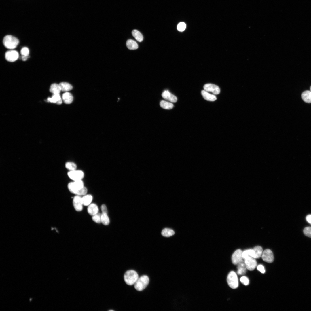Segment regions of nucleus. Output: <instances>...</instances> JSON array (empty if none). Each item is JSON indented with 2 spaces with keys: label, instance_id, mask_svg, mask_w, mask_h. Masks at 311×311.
Wrapping results in <instances>:
<instances>
[{
  "label": "nucleus",
  "instance_id": "1",
  "mask_svg": "<svg viewBox=\"0 0 311 311\" xmlns=\"http://www.w3.org/2000/svg\"><path fill=\"white\" fill-rule=\"evenodd\" d=\"M68 188L70 192L77 195H84L87 192V189L84 186L82 180L69 183L68 185Z\"/></svg>",
  "mask_w": 311,
  "mask_h": 311
},
{
  "label": "nucleus",
  "instance_id": "2",
  "mask_svg": "<svg viewBox=\"0 0 311 311\" xmlns=\"http://www.w3.org/2000/svg\"><path fill=\"white\" fill-rule=\"evenodd\" d=\"M139 278L137 272L133 270L127 271L124 276V279L126 283L130 285L134 284Z\"/></svg>",
  "mask_w": 311,
  "mask_h": 311
},
{
  "label": "nucleus",
  "instance_id": "3",
  "mask_svg": "<svg viewBox=\"0 0 311 311\" xmlns=\"http://www.w3.org/2000/svg\"><path fill=\"white\" fill-rule=\"evenodd\" d=\"M3 42L6 48L10 49L15 48L19 42L17 38L11 35H7L4 37Z\"/></svg>",
  "mask_w": 311,
  "mask_h": 311
},
{
  "label": "nucleus",
  "instance_id": "4",
  "mask_svg": "<svg viewBox=\"0 0 311 311\" xmlns=\"http://www.w3.org/2000/svg\"><path fill=\"white\" fill-rule=\"evenodd\" d=\"M149 282V278L147 276H142L138 278L134 284V288L137 291H142L146 287Z\"/></svg>",
  "mask_w": 311,
  "mask_h": 311
},
{
  "label": "nucleus",
  "instance_id": "5",
  "mask_svg": "<svg viewBox=\"0 0 311 311\" xmlns=\"http://www.w3.org/2000/svg\"><path fill=\"white\" fill-rule=\"evenodd\" d=\"M227 280L228 285L231 288L235 289L238 287V277L234 272L231 271L230 272L227 276Z\"/></svg>",
  "mask_w": 311,
  "mask_h": 311
},
{
  "label": "nucleus",
  "instance_id": "6",
  "mask_svg": "<svg viewBox=\"0 0 311 311\" xmlns=\"http://www.w3.org/2000/svg\"><path fill=\"white\" fill-rule=\"evenodd\" d=\"M67 175L73 181L82 180L84 176L83 171L76 170L70 171Z\"/></svg>",
  "mask_w": 311,
  "mask_h": 311
},
{
  "label": "nucleus",
  "instance_id": "7",
  "mask_svg": "<svg viewBox=\"0 0 311 311\" xmlns=\"http://www.w3.org/2000/svg\"><path fill=\"white\" fill-rule=\"evenodd\" d=\"M242 252L240 249L236 250L233 253L232 257V263L235 265H237L239 263L244 262V259L242 255Z\"/></svg>",
  "mask_w": 311,
  "mask_h": 311
},
{
  "label": "nucleus",
  "instance_id": "8",
  "mask_svg": "<svg viewBox=\"0 0 311 311\" xmlns=\"http://www.w3.org/2000/svg\"><path fill=\"white\" fill-rule=\"evenodd\" d=\"M255 258L250 256L245 258L244 262L247 269L250 271L253 270L256 267L257 263Z\"/></svg>",
  "mask_w": 311,
  "mask_h": 311
},
{
  "label": "nucleus",
  "instance_id": "9",
  "mask_svg": "<svg viewBox=\"0 0 311 311\" xmlns=\"http://www.w3.org/2000/svg\"><path fill=\"white\" fill-rule=\"evenodd\" d=\"M204 89L206 91L212 93L215 95L219 94L220 91V89L217 86L210 83L205 84Z\"/></svg>",
  "mask_w": 311,
  "mask_h": 311
},
{
  "label": "nucleus",
  "instance_id": "10",
  "mask_svg": "<svg viewBox=\"0 0 311 311\" xmlns=\"http://www.w3.org/2000/svg\"><path fill=\"white\" fill-rule=\"evenodd\" d=\"M261 257L263 261L268 263L272 262L274 260L273 253L272 251L269 249H265L263 252Z\"/></svg>",
  "mask_w": 311,
  "mask_h": 311
},
{
  "label": "nucleus",
  "instance_id": "11",
  "mask_svg": "<svg viewBox=\"0 0 311 311\" xmlns=\"http://www.w3.org/2000/svg\"><path fill=\"white\" fill-rule=\"evenodd\" d=\"M19 57V54L15 50H11L7 51L5 54V57L7 60L10 62H13L17 60Z\"/></svg>",
  "mask_w": 311,
  "mask_h": 311
},
{
  "label": "nucleus",
  "instance_id": "12",
  "mask_svg": "<svg viewBox=\"0 0 311 311\" xmlns=\"http://www.w3.org/2000/svg\"><path fill=\"white\" fill-rule=\"evenodd\" d=\"M73 203L74 207L76 211H80L82 210L83 205L81 197L80 196L76 195L74 197Z\"/></svg>",
  "mask_w": 311,
  "mask_h": 311
},
{
  "label": "nucleus",
  "instance_id": "13",
  "mask_svg": "<svg viewBox=\"0 0 311 311\" xmlns=\"http://www.w3.org/2000/svg\"><path fill=\"white\" fill-rule=\"evenodd\" d=\"M162 96L163 98L170 102L175 103L177 101V97L168 90L164 91Z\"/></svg>",
  "mask_w": 311,
  "mask_h": 311
},
{
  "label": "nucleus",
  "instance_id": "14",
  "mask_svg": "<svg viewBox=\"0 0 311 311\" xmlns=\"http://www.w3.org/2000/svg\"><path fill=\"white\" fill-rule=\"evenodd\" d=\"M47 101L59 105L61 104L62 102V100L59 94H53L51 97L48 98Z\"/></svg>",
  "mask_w": 311,
  "mask_h": 311
},
{
  "label": "nucleus",
  "instance_id": "15",
  "mask_svg": "<svg viewBox=\"0 0 311 311\" xmlns=\"http://www.w3.org/2000/svg\"><path fill=\"white\" fill-rule=\"evenodd\" d=\"M201 94L204 99L207 101H214L217 99L215 95L210 94L204 90L201 91Z\"/></svg>",
  "mask_w": 311,
  "mask_h": 311
},
{
  "label": "nucleus",
  "instance_id": "16",
  "mask_svg": "<svg viewBox=\"0 0 311 311\" xmlns=\"http://www.w3.org/2000/svg\"><path fill=\"white\" fill-rule=\"evenodd\" d=\"M87 211L90 215L93 216L98 213V208L96 204H91L88 206Z\"/></svg>",
  "mask_w": 311,
  "mask_h": 311
},
{
  "label": "nucleus",
  "instance_id": "17",
  "mask_svg": "<svg viewBox=\"0 0 311 311\" xmlns=\"http://www.w3.org/2000/svg\"><path fill=\"white\" fill-rule=\"evenodd\" d=\"M237 273L240 275L244 274L246 271V267L244 262H241L237 265Z\"/></svg>",
  "mask_w": 311,
  "mask_h": 311
},
{
  "label": "nucleus",
  "instance_id": "18",
  "mask_svg": "<svg viewBox=\"0 0 311 311\" xmlns=\"http://www.w3.org/2000/svg\"><path fill=\"white\" fill-rule=\"evenodd\" d=\"M62 98L64 102L66 104H70L73 100V97L72 94L67 92L63 94Z\"/></svg>",
  "mask_w": 311,
  "mask_h": 311
},
{
  "label": "nucleus",
  "instance_id": "19",
  "mask_svg": "<svg viewBox=\"0 0 311 311\" xmlns=\"http://www.w3.org/2000/svg\"><path fill=\"white\" fill-rule=\"evenodd\" d=\"M50 91L53 94H59L61 91L59 84L54 83L51 85L50 88Z\"/></svg>",
  "mask_w": 311,
  "mask_h": 311
},
{
  "label": "nucleus",
  "instance_id": "20",
  "mask_svg": "<svg viewBox=\"0 0 311 311\" xmlns=\"http://www.w3.org/2000/svg\"><path fill=\"white\" fill-rule=\"evenodd\" d=\"M302 98L304 101L307 103H311V91L306 90L304 92L301 94Z\"/></svg>",
  "mask_w": 311,
  "mask_h": 311
},
{
  "label": "nucleus",
  "instance_id": "21",
  "mask_svg": "<svg viewBox=\"0 0 311 311\" xmlns=\"http://www.w3.org/2000/svg\"><path fill=\"white\" fill-rule=\"evenodd\" d=\"M61 91L67 92L73 88L72 86L70 84L66 82H62L59 84Z\"/></svg>",
  "mask_w": 311,
  "mask_h": 311
},
{
  "label": "nucleus",
  "instance_id": "22",
  "mask_svg": "<svg viewBox=\"0 0 311 311\" xmlns=\"http://www.w3.org/2000/svg\"><path fill=\"white\" fill-rule=\"evenodd\" d=\"M92 196L90 195H85L81 197L83 205L88 206L91 204L92 200Z\"/></svg>",
  "mask_w": 311,
  "mask_h": 311
},
{
  "label": "nucleus",
  "instance_id": "23",
  "mask_svg": "<svg viewBox=\"0 0 311 311\" xmlns=\"http://www.w3.org/2000/svg\"><path fill=\"white\" fill-rule=\"evenodd\" d=\"M126 45L128 49L131 50L136 49L138 47L137 43L134 40L131 39L127 41Z\"/></svg>",
  "mask_w": 311,
  "mask_h": 311
},
{
  "label": "nucleus",
  "instance_id": "24",
  "mask_svg": "<svg viewBox=\"0 0 311 311\" xmlns=\"http://www.w3.org/2000/svg\"><path fill=\"white\" fill-rule=\"evenodd\" d=\"M254 253V258H260L263 253L262 248L259 246H256L253 249Z\"/></svg>",
  "mask_w": 311,
  "mask_h": 311
},
{
  "label": "nucleus",
  "instance_id": "25",
  "mask_svg": "<svg viewBox=\"0 0 311 311\" xmlns=\"http://www.w3.org/2000/svg\"><path fill=\"white\" fill-rule=\"evenodd\" d=\"M133 36L138 41L141 42L143 40V35L139 31L136 30H134L132 31Z\"/></svg>",
  "mask_w": 311,
  "mask_h": 311
},
{
  "label": "nucleus",
  "instance_id": "26",
  "mask_svg": "<svg viewBox=\"0 0 311 311\" xmlns=\"http://www.w3.org/2000/svg\"><path fill=\"white\" fill-rule=\"evenodd\" d=\"M160 104L161 107L166 109H171L173 108L174 106L172 103L164 100L161 101Z\"/></svg>",
  "mask_w": 311,
  "mask_h": 311
},
{
  "label": "nucleus",
  "instance_id": "27",
  "mask_svg": "<svg viewBox=\"0 0 311 311\" xmlns=\"http://www.w3.org/2000/svg\"><path fill=\"white\" fill-rule=\"evenodd\" d=\"M161 234L164 236L169 237L175 234V232L172 229L166 228L162 230Z\"/></svg>",
  "mask_w": 311,
  "mask_h": 311
},
{
  "label": "nucleus",
  "instance_id": "28",
  "mask_svg": "<svg viewBox=\"0 0 311 311\" xmlns=\"http://www.w3.org/2000/svg\"><path fill=\"white\" fill-rule=\"evenodd\" d=\"M109 219L107 213H102L101 214V223L103 225H107L109 224Z\"/></svg>",
  "mask_w": 311,
  "mask_h": 311
},
{
  "label": "nucleus",
  "instance_id": "29",
  "mask_svg": "<svg viewBox=\"0 0 311 311\" xmlns=\"http://www.w3.org/2000/svg\"><path fill=\"white\" fill-rule=\"evenodd\" d=\"M242 255L244 259L249 256L254 258L253 250V249H250L245 250L242 252Z\"/></svg>",
  "mask_w": 311,
  "mask_h": 311
},
{
  "label": "nucleus",
  "instance_id": "30",
  "mask_svg": "<svg viewBox=\"0 0 311 311\" xmlns=\"http://www.w3.org/2000/svg\"><path fill=\"white\" fill-rule=\"evenodd\" d=\"M66 168L70 171L76 170L77 165L75 163L72 162H67L65 164Z\"/></svg>",
  "mask_w": 311,
  "mask_h": 311
},
{
  "label": "nucleus",
  "instance_id": "31",
  "mask_svg": "<svg viewBox=\"0 0 311 311\" xmlns=\"http://www.w3.org/2000/svg\"><path fill=\"white\" fill-rule=\"evenodd\" d=\"M101 214L98 213L92 216V219L93 221L98 223H101Z\"/></svg>",
  "mask_w": 311,
  "mask_h": 311
},
{
  "label": "nucleus",
  "instance_id": "32",
  "mask_svg": "<svg viewBox=\"0 0 311 311\" xmlns=\"http://www.w3.org/2000/svg\"><path fill=\"white\" fill-rule=\"evenodd\" d=\"M303 232L306 236L311 238V227H307L305 228Z\"/></svg>",
  "mask_w": 311,
  "mask_h": 311
},
{
  "label": "nucleus",
  "instance_id": "33",
  "mask_svg": "<svg viewBox=\"0 0 311 311\" xmlns=\"http://www.w3.org/2000/svg\"><path fill=\"white\" fill-rule=\"evenodd\" d=\"M186 25L185 23L181 22L178 24L177 26V30L180 31H183L185 29Z\"/></svg>",
  "mask_w": 311,
  "mask_h": 311
},
{
  "label": "nucleus",
  "instance_id": "34",
  "mask_svg": "<svg viewBox=\"0 0 311 311\" xmlns=\"http://www.w3.org/2000/svg\"><path fill=\"white\" fill-rule=\"evenodd\" d=\"M241 282L245 285H247L249 284V280L248 278L246 276H243L240 278Z\"/></svg>",
  "mask_w": 311,
  "mask_h": 311
},
{
  "label": "nucleus",
  "instance_id": "35",
  "mask_svg": "<svg viewBox=\"0 0 311 311\" xmlns=\"http://www.w3.org/2000/svg\"><path fill=\"white\" fill-rule=\"evenodd\" d=\"M20 52L22 56H29V50L28 48L24 47L21 49Z\"/></svg>",
  "mask_w": 311,
  "mask_h": 311
},
{
  "label": "nucleus",
  "instance_id": "36",
  "mask_svg": "<svg viewBox=\"0 0 311 311\" xmlns=\"http://www.w3.org/2000/svg\"><path fill=\"white\" fill-rule=\"evenodd\" d=\"M257 269L262 273H264L265 272V270L263 266L262 265H259L257 267Z\"/></svg>",
  "mask_w": 311,
  "mask_h": 311
},
{
  "label": "nucleus",
  "instance_id": "37",
  "mask_svg": "<svg viewBox=\"0 0 311 311\" xmlns=\"http://www.w3.org/2000/svg\"><path fill=\"white\" fill-rule=\"evenodd\" d=\"M101 209L102 213H107L108 211L107 210V208L106 206L105 205H102L101 207Z\"/></svg>",
  "mask_w": 311,
  "mask_h": 311
},
{
  "label": "nucleus",
  "instance_id": "38",
  "mask_svg": "<svg viewBox=\"0 0 311 311\" xmlns=\"http://www.w3.org/2000/svg\"><path fill=\"white\" fill-rule=\"evenodd\" d=\"M306 219L309 223L311 224V215H307L306 217Z\"/></svg>",
  "mask_w": 311,
  "mask_h": 311
},
{
  "label": "nucleus",
  "instance_id": "39",
  "mask_svg": "<svg viewBox=\"0 0 311 311\" xmlns=\"http://www.w3.org/2000/svg\"><path fill=\"white\" fill-rule=\"evenodd\" d=\"M29 56H22V59L23 61H26L28 58Z\"/></svg>",
  "mask_w": 311,
  "mask_h": 311
},
{
  "label": "nucleus",
  "instance_id": "40",
  "mask_svg": "<svg viewBox=\"0 0 311 311\" xmlns=\"http://www.w3.org/2000/svg\"><path fill=\"white\" fill-rule=\"evenodd\" d=\"M310 91H311V86H310Z\"/></svg>",
  "mask_w": 311,
  "mask_h": 311
}]
</instances>
